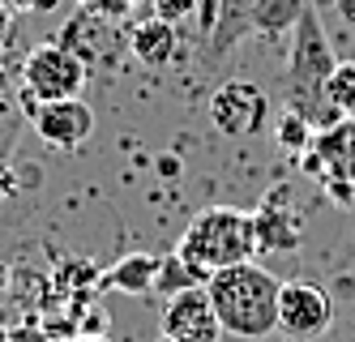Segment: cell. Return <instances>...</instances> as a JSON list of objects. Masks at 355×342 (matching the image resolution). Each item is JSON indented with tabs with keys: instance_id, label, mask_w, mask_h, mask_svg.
<instances>
[{
	"instance_id": "obj_1",
	"label": "cell",
	"mask_w": 355,
	"mask_h": 342,
	"mask_svg": "<svg viewBox=\"0 0 355 342\" xmlns=\"http://www.w3.org/2000/svg\"><path fill=\"white\" fill-rule=\"evenodd\" d=\"M278 287L283 282L257 257L240 261V266H227V270H214L206 278V291H210V304L218 312L223 334L244 338V342L274 334L278 330Z\"/></svg>"
},
{
	"instance_id": "obj_2",
	"label": "cell",
	"mask_w": 355,
	"mask_h": 342,
	"mask_svg": "<svg viewBox=\"0 0 355 342\" xmlns=\"http://www.w3.org/2000/svg\"><path fill=\"white\" fill-rule=\"evenodd\" d=\"M334 51H329V39L321 31V17L309 5L300 13V22L291 26V51H287V108L300 112L313 128H329L343 116L329 108L325 99V77L334 69Z\"/></svg>"
},
{
	"instance_id": "obj_3",
	"label": "cell",
	"mask_w": 355,
	"mask_h": 342,
	"mask_svg": "<svg viewBox=\"0 0 355 342\" xmlns=\"http://www.w3.org/2000/svg\"><path fill=\"white\" fill-rule=\"evenodd\" d=\"M175 253L189 257L201 274H214L227 266L257 257V214L240 205H210L184 227Z\"/></svg>"
},
{
	"instance_id": "obj_4",
	"label": "cell",
	"mask_w": 355,
	"mask_h": 342,
	"mask_svg": "<svg viewBox=\"0 0 355 342\" xmlns=\"http://www.w3.org/2000/svg\"><path fill=\"white\" fill-rule=\"evenodd\" d=\"M90 69L73 56L64 43H39L21 60V94L35 103H56V99H78L86 86Z\"/></svg>"
},
{
	"instance_id": "obj_5",
	"label": "cell",
	"mask_w": 355,
	"mask_h": 342,
	"mask_svg": "<svg viewBox=\"0 0 355 342\" xmlns=\"http://www.w3.org/2000/svg\"><path fill=\"white\" fill-rule=\"evenodd\" d=\"M56 43H64L86 69H103V65L112 69V65H120L124 56H129V35H120V22L94 13L86 5L60 26Z\"/></svg>"
},
{
	"instance_id": "obj_6",
	"label": "cell",
	"mask_w": 355,
	"mask_h": 342,
	"mask_svg": "<svg viewBox=\"0 0 355 342\" xmlns=\"http://www.w3.org/2000/svg\"><path fill=\"white\" fill-rule=\"evenodd\" d=\"M278 330L291 342H321L334 330V300L317 282L291 278L278 287Z\"/></svg>"
},
{
	"instance_id": "obj_7",
	"label": "cell",
	"mask_w": 355,
	"mask_h": 342,
	"mask_svg": "<svg viewBox=\"0 0 355 342\" xmlns=\"http://www.w3.org/2000/svg\"><path fill=\"white\" fill-rule=\"evenodd\" d=\"M270 120V94L252 82H223L210 94V124L218 128L223 137L244 142V137H257Z\"/></svg>"
},
{
	"instance_id": "obj_8",
	"label": "cell",
	"mask_w": 355,
	"mask_h": 342,
	"mask_svg": "<svg viewBox=\"0 0 355 342\" xmlns=\"http://www.w3.org/2000/svg\"><path fill=\"white\" fill-rule=\"evenodd\" d=\"M26 116L35 124V133L43 146H52V150H82L94 133V112H90V103L78 94V99H56V103H35L26 99Z\"/></svg>"
},
{
	"instance_id": "obj_9",
	"label": "cell",
	"mask_w": 355,
	"mask_h": 342,
	"mask_svg": "<svg viewBox=\"0 0 355 342\" xmlns=\"http://www.w3.org/2000/svg\"><path fill=\"white\" fill-rule=\"evenodd\" d=\"M163 338H171V342H218L223 338L206 282L163 300Z\"/></svg>"
},
{
	"instance_id": "obj_10",
	"label": "cell",
	"mask_w": 355,
	"mask_h": 342,
	"mask_svg": "<svg viewBox=\"0 0 355 342\" xmlns=\"http://www.w3.org/2000/svg\"><path fill=\"white\" fill-rule=\"evenodd\" d=\"M313 150L321 159V184H329V180L355 184V120H338L329 128H317Z\"/></svg>"
},
{
	"instance_id": "obj_11",
	"label": "cell",
	"mask_w": 355,
	"mask_h": 342,
	"mask_svg": "<svg viewBox=\"0 0 355 342\" xmlns=\"http://www.w3.org/2000/svg\"><path fill=\"white\" fill-rule=\"evenodd\" d=\"M175 51H180V35H175V26L163 22V17H146L129 31V56L141 65V69H171Z\"/></svg>"
},
{
	"instance_id": "obj_12",
	"label": "cell",
	"mask_w": 355,
	"mask_h": 342,
	"mask_svg": "<svg viewBox=\"0 0 355 342\" xmlns=\"http://www.w3.org/2000/svg\"><path fill=\"white\" fill-rule=\"evenodd\" d=\"M155 274H159V257L155 253H129L103 274V287L120 296H150L155 291Z\"/></svg>"
},
{
	"instance_id": "obj_13",
	"label": "cell",
	"mask_w": 355,
	"mask_h": 342,
	"mask_svg": "<svg viewBox=\"0 0 355 342\" xmlns=\"http://www.w3.org/2000/svg\"><path fill=\"white\" fill-rule=\"evenodd\" d=\"M309 9V0H252V35H291V26L300 22V13Z\"/></svg>"
},
{
	"instance_id": "obj_14",
	"label": "cell",
	"mask_w": 355,
	"mask_h": 342,
	"mask_svg": "<svg viewBox=\"0 0 355 342\" xmlns=\"http://www.w3.org/2000/svg\"><path fill=\"white\" fill-rule=\"evenodd\" d=\"M300 244V223L287 214L283 205H266L257 210V248H270V253H287Z\"/></svg>"
},
{
	"instance_id": "obj_15",
	"label": "cell",
	"mask_w": 355,
	"mask_h": 342,
	"mask_svg": "<svg viewBox=\"0 0 355 342\" xmlns=\"http://www.w3.org/2000/svg\"><path fill=\"white\" fill-rule=\"evenodd\" d=\"M210 274H201L189 257H180V253H167V257H159V274H155V296H163V300H171V296H180V291H189V287H201Z\"/></svg>"
},
{
	"instance_id": "obj_16",
	"label": "cell",
	"mask_w": 355,
	"mask_h": 342,
	"mask_svg": "<svg viewBox=\"0 0 355 342\" xmlns=\"http://www.w3.org/2000/svg\"><path fill=\"white\" fill-rule=\"evenodd\" d=\"M325 99L343 120H355V60H338L325 77Z\"/></svg>"
},
{
	"instance_id": "obj_17",
	"label": "cell",
	"mask_w": 355,
	"mask_h": 342,
	"mask_svg": "<svg viewBox=\"0 0 355 342\" xmlns=\"http://www.w3.org/2000/svg\"><path fill=\"white\" fill-rule=\"evenodd\" d=\"M274 137H278V146H283V150L291 154V159H300V154H304V150L313 146L317 128H313L309 120H304L300 112H291V108H287V116L278 120V128H274Z\"/></svg>"
},
{
	"instance_id": "obj_18",
	"label": "cell",
	"mask_w": 355,
	"mask_h": 342,
	"mask_svg": "<svg viewBox=\"0 0 355 342\" xmlns=\"http://www.w3.org/2000/svg\"><path fill=\"white\" fill-rule=\"evenodd\" d=\"M150 5H155V17H163L171 26H180L184 17L201 13V0H150Z\"/></svg>"
},
{
	"instance_id": "obj_19",
	"label": "cell",
	"mask_w": 355,
	"mask_h": 342,
	"mask_svg": "<svg viewBox=\"0 0 355 342\" xmlns=\"http://www.w3.org/2000/svg\"><path fill=\"white\" fill-rule=\"evenodd\" d=\"M82 5L94 9V13H103V17H112V22H120V17H129V13H133L137 0H82Z\"/></svg>"
},
{
	"instance_id": "obj_20",
	"label": "cell",
	"mask_w": 355,
	"mask_h": 342,
	"mask_svg": "<svg viewBox=\"0 0 355 342\" xmlns=\"http://www.w3.org/2000/svg\"><path fill=\"white\" fill-rule=\"evenodd\" d=\"M13 35H17V13L5 5V0H0V60H5V51H9Z\"/></svg>"
},
{
	"instance_id": "obj_21",
	"label": "cell",
	"mask_w": 355,
	"mask_h": 342,
	"mask_svg": "<svg viewBox=\"0 0 355 342\" xmlns=\"http://www.w3.org/2000/svg\"><path fill=\"white\" fill-rule=\"evenodd\" d=\"M5 5L13 13H47V9H56L60 0H5Z\"/></svg>"
},
{
	"instance_id": "obj_22",
	"label": "cell",
	"mask_w": 355,
	"mask_h": 342,
	"mask_svg": "<svg viewBox=\"0 0 355 342\" xmlns=\"http://www.w3.org/2000/svg\"><path fill=\"white\" fill-rule=\"evenodd\" d=\"M334 13L343 17L347 31H355V0H334Z\"/></svg>"
},
{
	"instance_id": "obj_23",
	"label": "cell",
	"mask_w": 355,
	"mask_h": 342,
	"mask_svg": "<svg viewBox=\"0 0 355 342\" xmlns=\"http://www.w3.org/2000/svg\"><path fill=\"white\" fill-rule=\"evenodd\" d=\"M9 189H13V176H9V167H5V163H0V201L9 197Z\"/></svg>"
},
{
	"instance_id": "obj_24",
	"label": "cell",
	"mask_w": 355,
	"mask_h": 342,
	"mask_svg": "<svg viewBox=\"0 0 355 342\" xmlns=\"http://www.w3.org/2000/svg\"><path fill=\"white\" fill-rule=\"evenodd\" d=\"M78 342H107V338H78Z\"/></svg>"
},
{
	"instance_id": "obj_25",
	"label": "cell",
	"mask_w": 355,
	"mask_h": 342,
	"mask_svg": "<svg viewBox=\"0 0 355 342\" xmlns=\"http://www.w3.org/2000/svg\"><path fill=\"white\" fill-rule=\"evenodd\" d=\"M159 342H171V338H159Z\"/></svg>"
},
{
	"instance_id": "obj_26",
	"label": "cell",
	"mask_w": 355,
	"mask_h": 342,
	"mask_svg": "<svg viewBox=\"0 0 355 342\" xmlns=\"http://www.w3.org/2000/svg\"><path fill=\"white\" fill-rule=\"evenodd\" d=\"M78 5H82V0H78Z\"/></svg>"
},
{
	"instance_id": "obj_27",
	"label": "cell",
	"mask_w": 355,
	"mask_h": 342,
	"mask_svg": "<svg viewBox=\"0 0 355 342\" xmlns=\"http://www.w3.org/2000/svg\"><path fill=\"white\" fill-rule=\"evenodd\" d=\"M137 5H141V0H137Z\"/></svg>"
}]
</instances>
